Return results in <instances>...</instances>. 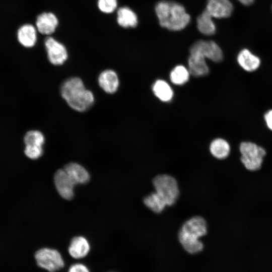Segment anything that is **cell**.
<instances>
[{
	"instance_id": "8fae6325",
	"label": "cell",
	"mask_w": 272,
	"mask_h": 272,
	"mask_svg": "<svg viewBox=\"0 0 272 272\" xmlns=\"http://www.w3.org/2000/svg\"><path fill=\"white\" fill-rule=\"evenodd\" d=\"M98 82L100 87L106 93H115L119 86V80L116 73L111 69L102 71L99 75Z\"/></svg>"
},
{
	"instance_id": "5b68a950",
	"label": "cell",
	"mask_w": 272,
	"mask_h": 272,
	"mask_svg": "<svg viewBox=\"0 0 272 272\" xmlns=\"http://www.w3.org/2000/svg\"><path fill=\"white\" fill-rule=\"evenodd\" d=\"M37 264L49 272H55L64 266V262L60 253L55 249L42 248L35 254Z\"/></svg>"
},
{
	"instance_id": "30bf717a",
	"label": "cell",
	"mask_w": 272,
	"mask_h": 272,
	"mask_svg": "<svg viewBox=\"0 0 272 272\" xmlns=\"http://www.w3.org/2000/svg\"><path fill=\"white\" fill-rule=\"evenodd\" d=\"M180 230L190 236L200 238L207 233V222L202 217L194 216L185 221Z\"/></svg>"
},
{
	"instance_id": "52a82bcc",
	"label": "cell",
	"mask_w": 272,
	"mask_h": 272,
	"mask_svg": "<svg viewBox=\"0 0 272 272\" xmlns=\"http://www.w3.org/2000/svg\"><path fill=\"white\" fill-rule=\"evenodd\" d=\"M49 61L53 65L63 64L68 58L66 47L51 37L46 38L44 42Z\"/></svg>"
},
{
	"instance_id": "5bb4252c",
	"label": "cell",
	"mask_w": 272,
	"mask_h": 272,
	"mask_svg": "<svg viewBox=\"0 0 272 272\" xmlns=\"http://www.w3.org/2000/svg\"><path fill=\"white\" fill-rule=\"evenodd\" d=\"M90 249L88 240L84 237H74L70 243L68 251L70 255L75 259L85 257Z\"/></svg>"
},
{
	"instance_id": "2e32d148",
	"label": "cell",
	"mask_w": 272,
	"mask_h": 272,
	"mask_svg": "<svg viewBox=\"0 0 272 272\" xmlns=\"http://www.w3.org/2000/svg\"><path fill=\"white\" fill-rule=\"evenodd\" d=\"M179 241L183 248L190 254H195L200 252L203 248V243L197 238L190 236L179 230Z\"/></svg>"
},
{
	"instance_id": "4fadbf2b",
	"label": "cell",
	"mask_w": 272,
	"mask_h": 272,
	"mask_svg": "<svg viewBox=\"0 0 272 272\" xmlns=\"http://www.w3.org/2000/svg\"><path fill=\"white\" fill-rule=\"evenodd\" d=\"M237 61L239 66L247 72H253L260 65V59L248 49H242L238 54Z\"/></svg>"
},
{
	"instance_id": "9c48e42d",
	"label": "cell",
	"mask_w": 272,
	"mask_h": 272,
	"mask_svg": "<svg viewBox=\"0 0 272 272\" xmlns=\"http://www.w3.org/2000/svg\"><path fill=\"white\" fill-rule=\"evenodd\" d=\"M233 9L229 0H208L204 11L211 18H223L229 17Z\"/></svg>"
},
{
	"instance_id": "ac0fdd59",
	"label": "cell",
	"mask_w": 272,
	"mask_h": 272,
	"mask_svg": "<svg viewBox=\"0 0 272 272\" xmlns=\"http://www.w3.org/2000/svg\"><path fill=\"white\" fill-rule=\"evenodd\" d=\"M188 64L190 74L194 77H203L209 73V68L205 58L190 55Z\"/></svg>"
},
{
	"instance_id": "cb8c5ba5",
	"label": "cell",
	"mask_w": 272,
	"mask_h": 272,
	"mask_svg": "<svg viewBox=\"0 0 272 272\" xmlns=\"http://www.w3.org/2000/svg\"><path fill=\"white\" fill-rule=\"evenodd\" d=\"M187 68L182 65L174 67L170 73V79L171 82L176 85H182L187 83L190 76Z\"/></svg>"
},
{
	"instance_id": "f546056e",
	"label": "cell",
	"mask_w": 272,
	"mask_h": 272,
	"mask_svg": "<svg viewBox=\"0 0 272 272\" xmlns=\"http://www.w3.org/2000/svg\"><path fill=\"white\" fill-rule=\"evenodd\" d=\"M241 3L245 5H250L252 4L254 0H238Z\"/></svg>"
},
{
	"instance_id": "3957f363",
	"label": "cell",
	"mask_w": 272,
	"mask_h": 272,
	"mask_svg": "<svg viewBox=\"0 0 272 272\" xmlns=\"http://www.w3.org/2000/svg\"><path fill=\"white\" fill-rule=\"evenodd\" d=\"M156 192L165 201L167 206L175 204L179 195V189L176 180L168 174H160L153 179Z\"/></svg>"
},
{
	"instance_id": "7c38bea8",
	"label": "cell",
	"mask_w": 272,
	"mask_h": 272,
	"mask_svg": "<svg viewBox=\"0 0 272 272\" xmlns=\"http://www.w3.org/2000/svg\"><path fill=\"white\" fill-rule=\"evenodd\" d=\"M58 24L57 17L50 12L43 13L38 15L36 21L38 31L44 35H50L54 32Z\"/></svg>"
},
{
	"instance_id": "8992f818",
	"label": "cell",
	"mask_w": 272,
	"mask_h": 272,
	"mask_svg": "<svg viewBox=\"0 0 272 272\" xmlns=\"http://www.w3.org/2000/svg\"><path fill=\"white\" fill-rule=\"evenodd\" d=\"M190 55L203 58H208L215 62H219L223 59V52L214 41L199 40L195 41L189 49Z\"/></svg>"
},
{
	"instance_id": "ffe728a7",
	"label": "cell",
	"mask_w": 272,
	"mask_h": 272,
	"mask_svg": "<svg viewBox=\"0 0 272 272\" xmlns=\"http://www.w3.org/2000/svg\"><path fill=\"white\" fill-rule=\"evenodd\" d=\"M210 151L214 157L218 159H224L229 156L230 146L226 140L222 138H217L211 142Z\"/></svg>"
},
{
	"instance_id": "d6986e66",
	"label": "cell",
	"mask_w": 272,
	"mask_h": 272,
	"mask_svg": "<svg viewBox=\"0 0 272 272\" xmlns=\"http://www.w3.org/2000/svg\"><path fill=\"white\" fill-rule=\"evenodd\" d=\"M117 22L124 28L134 27L138 24V19L135 14L129 8L121 7L117 12Z\"/></svg>"
},
{
	"instance_id": "4316f807",
	"label": "cell",
	"mask_w": 272,
	"mask_h": 272,
	"mask_svg": "<svg viewBox=\"0 0 272 272\" xmlns=\"http://www.w3.org/2000/svg\"><path fill=\"white\" fill-rule=\"evenodd\" d=\"M98 7L103 13L109 14L112 13L117 6V0H98Z\"/></svg>"
},
{
	"instance_id": "7402d4cb",
	"label": "cell",
	"mask_w": 272,
	"mask_h": 272,
	"mask_svg": "<svg viewBox=\"0 0 272 272\" xmlns=\"http://www.w3.org/2000/svg\"><path fill=\"white\" fill-rule=\"evenodd\" d=\"M145 205L155 213H160L167 206L164 199L156 191L152 192L144 197Z\"/></svg>"
},
{
	"instance_id": "7a4b0ae2",
	"label": "cell",
	"mask_w": 272,
	"mask_h": 272,
	"mask_svg": "<svg viewBox=\"0 0 272 272\" xmlns=\"http://www.w3.org/2000/svg\"><path fill=\"white\" fill-rule=\"evenodd\" d=\"M156 13L160 25L172 31L184 28L190 21V16L179 4L163 1L156 6Z\"/></svg>"
},
{
	"instance_id": "e0dca14e",
	"label": "cell",
	"mask_w": 272,
	"mask_h": 272,
	"mask_svg": "<svg viewBox=\"0 0 272 272\" xmlns=\"http://www.w3.org/2000/svg\"><path fill=\"white\" fill-rule=\"evenodd\" d=\"M18 39L25 47H33L37 41L36 31L34 27L30 24H25L18 31Z\"/></svg>"
},
{
	"instance_id": "83f0119b",
	"label": "cell",
	"mask_w": 272,
	"mask_h": 272,
	"mask_svg": "<svg viewBox=\"0 0 272 272\" xmlns=\"http://www.w3.org/2000/svg\"><path fill=\"white\" fill-rule=\"evenodd\" d=\"M68 272H90L87 267L82 263H76L71 265Z\"/></svg>"
},
{
	"instance_id": "9a60e30c",
	"label": "cell",
	"mask_w": 272,
	"mask_h": 272,
	"mask_svg": "<svg viewBox=\"0 0 272 272\" xmlns=\"http://www.w3.org/2000/svg\"><path fill=\"white\" fill-rule=\"evenodd\" d=\"M63 169L76 184L86 183L90 179L88 171L78 163H70L64 166Z\"/></svg>"
},
{
	"instance_id": "44dd1931",
	"label": "cell",
	"mask_w": 272,
	"mask_h": 272,
	"mask_svg": "<svg viewBox=\"0 0 272 272\" xmlns=\"http://www.w3.org/2000/svg\"><path fill=\"white\" fill-rule=\"evenodd\" d=\"M152 90L154 95L161 101L169 102L173 97L171 87L164 80H157L153 85Z\"/></svg>"
},
{
	"instance_id": "277c9868",
	"label": "cell",
	"mask_w": 272,
	"mask_h": 272,
	"mask_svg": "<svg viewBox=\"0 0 272 272\" xmlns=\"http://www.w3.org/2000/svg\"><path fill=\"white\" fill-rule=\"evenodd\" d=\"M240 160L248 170H259L266 155L264 148L251 142H243L240 145Z\"/></svg>"
},
{
	"instance_id": "ba28073f",
	"label": "cell",
	"mask_w": 272,
	"mask_h": 272,
	"mask_svg": "<svg viewBox=\"0 0 272 272\" xmlns=\"http://www.w3.org/2000/svg\"><path fill=\"white\" fill-rule=\"evenodd\" d=\"M54 181L56 188L62 198L70 200L73 197L76 184L63 169L55 172Z\"/></svg>"
},
{
	"instance_id": "d4e9b609",
	"label": "cell",
	"mask_w": 272,
	"mask_h": 272,
	"mask_svg": "<svg viewBox=\"0 0 272 272\" xmlns=\"http://www.w3.org/2000/svg\"><path fill=\"white\" fill-rule=\"evenodd\" d=\"M24 142L25 145L42 146L45 142V138L41 131L31 130L26 133Z\"/></svg>"
},
{
	"instance_id": "484cf974",
	"label": "cell",
	"mask_w": 272,
	"mask_h": 272,
	"mask_svg": "<svg viewBox=\"0 0 272 272\" xmlns=\"http://www.w3.org/2000/svg\"><path fill=\"white\" fill-rule=\"evenodd\" d=\"M43 152L42 146L25 145V154L31 159H38L42 155Z\"/></svg>"
},
{
	"instance_id": "6da1fadb",
	"label": "cell",
	"mask_w": 272,
	"mask_h": 272,
	"mask_svg": "<svg viewBox=\"0 0 272 272\" xmlns=\"http://www.w3.org/2000/svg\"><path fill=\"white\" fill-rule=\"evenodd\" d=\"M60 92L69 106L78 112L86 111L94 103L93 93L86 88L79 77H72L65 81L60 87Z\"/></svg>"
},
{
	"instance_id": "f1b7e54d",
	"label": "cell",
	"mask_w": 272,
	"mask_h": 272,
	"mask_svg": "<svg viewBox=\"0 0 272 272\" xmlns=\"http://www.w3.org/2000/svg\"><path fill=\"white\" fill-rule=\"evenodd\" d=\"M264 119L267 127L272 131V109L269 110L265 113Z\"/></svg>"
},
{
	"instance_id": "603a6c76",
	"label": "cell",
	"mask_w": 272,
	"mask_h": 272,
	"mask_svg": "<svg viewBox=\"0 0 272 272\" xmlns=\"http://www.w3.org/2000/svg\"><path fill=\"white\" fill-rule=\"evenodd\" d=\"M197 27L201 33L207 35H213L216 31L212 18L205 11L197 18Z\"/></svg>"
}]
</instances>
